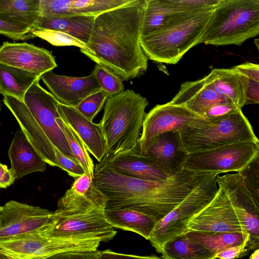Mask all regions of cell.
Returning <instances> with one entry per match:
<instances>
[{"mask_svg": "<svg viewBox=\"0 0 259 259\" xmlns=\"http://www.w3.org/2000/svg\"><path fill=\"white\" fill-rule=\"evenodd\" d=\"M216 182L228 197L244 231L249 236L247 251L258 248L259 206L244 186L238 172L217 175Z\"/></svg>", "mask_w": 259, "mask_h": 259, "instance_id": "4fadbf2b", "label": "cell"}, {"mask_svg": "<svg viewBox=\"0 0 259 259\" xmlns=\"http://www.w3.org/2000/svg\"><path fill=\"white\" fill-rule=\"evenodd\" d=\"M2 105L1 102L0 101V113H1V110H2Z\"/></svg>", "mask_w": 259, "mask_h": 259, "instance_id": "681fc988", "label": "cell"}, {"mask_svg": "<svg viewBox=\"0 0 259 259\" xmlns=\"http://www.w3.org/2000/svg\"><path fill=\"white\" fill-rule=\"evenodd\" d=\"M161 253L163 259H217L211 251L185 233L166 242Z\"/></svg>", "mask_w": 259, "mask_h": 259, "instance_id": "4dcf8cb0", "label": "cell"}, {"mask_svg": "<svg viewBox=\"0 0 259 259\" xmlns=\"http://www.w3.org/2000/svg\"><path fill=\"white\" fill-rule=\"evenodd\" d=\"M208 173L185 169L163 181H147L122 175L106 163L95 165L93 181L107 198V208H129L156 222L171 211Z\"/></svg>", "mask_w": 259, "mask_h": 259, "instance_id": "7a4b0ae2", "label": "cell"}, {"mask_svg": "<svg viewBox=\"0 0 259 259\" xmlns=\"http://www.w3.org/2000/svg\"><path fill=\"white\" fill-rule=\"evenodd\" d=\"M237 73L244 95L245 105L259 102V65L246 62L233 67Z\"/></svg>", "mask_w": 259, "mask_h": 259, "instance_id": "836d02e7", "label": "cell"}, {"mask_svg": "<svg viewBox=\"0 0 259 259\" xmlns=\"http://www.w3.org/2000/svg\"><path fill=\"white\" fill-rule=\"evenodd\" d=\"M239 109H241L231 101L218 103L211 107L205 113L204 118L213 119L227 115Z\"/></svg>", "mask_w": 259, "mask_h": 259, "instance_id": "b9f144b4", "label": "cell"}, {"mask_svg": "<svg viewBox=\"0 0 259 259\" xmlns=\"http://www.w3.org/2000/svg\"><path fill=\"white\" fill-rule=\"evenodd\" d=\"M107 164L117 172L147 181H163L171 177L163 166L153 158L134 149L114 155L104 156Z\"/></svg>", "mask_w": 259, "mask_h": 259, "instance_id": "d6986e66", "label": "cell"}, {"mask_svg": "<svg viewBox=\"0 0 259 259\" xmlns=\"http://www.w3.org/2000/svg\"><path fill=\"white\" fill-rule=\"evenodd\" d=\"M58 110L64 122L81 139L88 152L100 161L106 154V142L100 124L89 120L74 107L59 103Z\"/></svg>", "mask_w": 259, "mask_h": 259, "instance_id": "44dd1931", "label": "cell"}, {"mask_svg": "<svg viewBox=\"0 0 259 259\" xmlns=\"http://www.w3.org/2000/svg\"><path fill=\"white\" fill-rule=\"evenodd\" d=\"M109 97L108 93L101 90L88 96L74 108L88 119L93 121Z\"/></svg>", "mask_w": 259, "mask_h": 259, "instance_id": "8d00e7d4", "label": "cell"}, {"mask_svg": "<svg viewBox=\"0 0 259 259\" xmlns=\"http://www.w3.org/2000/svg\"><path fill=\"white\" fill-rule=\"evenodd\" d=\"M178 133L181 149L188 154L234 143L259 142L241 109L220 118H203L185 126Z\"/></svg>", "mask_w": 259, "mask_h": 259, "instance_id": "8992f818", "label": "cell"}, {"mask_svg": "<svg viewBox=\"0 0 259 259\" xmlns=\"http://www.w3.org/2000/svg\"><path fill=\"white\" fill-rule=\"evenodd\" d=\"M100 242L97 240H63L50 238L37 230L0 240V251L19 259H44L66 251L96 250Z\"/></svg>", "mask_w": 259, "mask_h": 259, "instance_id": "8fae6325", "label": "cell"}, {"mask_svg": "<svg viewBox=\"0 0 259 259\" xmlns=\"http://www.w3.org/2000/svg\"><path fill=\"white\" fill-rule=\"evenodd\" d=\"M106 201L76 202L60 198L52 220L38 230L48 237L107 242L116 231L106 220Z\"/></svg>", "mask_w": 259, "mask_h": 259, "instance_id": "3957f363", "label": "cell"}, {"mask_svg": "<svg viewBox=\"0 0 259 259\" xmlns=\"http://www.w3.org/2000/svg\"><path fill=\"white\" fill-rule=\"evenodd\" d=\"M98 80L101 90L109 97L117 95L124 91L121 78L104 65L96 63L93 71Z\"/></svg>", "mask_w": 259, "mask_h": 259, "instance_id": "d590c367", "label": "cell"}, {"mask_svg": "<svg viewBox=\"0 0 259 259\" xmlns=\"http://www.w3.org/2000/svg\"><path fill=\"white\" fill-rule=\"evenodd\" d=\"M0 63L34 73L40 77L57 67L55 57L33 44L6 41L0 46Z\"/></svg>", "mask_w": 259, "mask_h": 259, "instance_id": "e0dca14e", "label": "cell"}, {"mask_svg": "<svg viewBox=\"0 0 259 259\" xmlns=\"http://www.w3.org/2000/svg\"><path fill=\"white\" fill-rule=\"evenodd\" d=\"M149 105L147 99L132 90L109 97L100 122L106 154L114 155L135 149Z\"/></svg>", "mask_w": 259, "mask_h": 259, "instance_id": "277c9868", "label": "cell"}, {"mask_svg": "<svg viewBox=\"0 0 259 259\" xmlns=\"http://www.w3.org/2000/svg\"><path fill=\"white\" fill-rule=\"evenodd\" d=\"M11 171L15 180L34 172H44L47 163L21 130H18L8 150Z\"/></svg>", "mask_w": 259, "mask_h": 259, "instance_id": "cb8c5ba5", "label": "cell"}, {"mask_svg": "<svg viewBox=\"0 0 259 259\" xmlns=\"http://www.w3.org/2000/svg\"><path fill=\"white\" fill-rule=\"evenodd\" d=\"M15 180L10 169L0 162V188H7Z\"/></svg>", "mask_w": 259, "mask_h": 259, "instance_id": "f6af8a7d", "label": "cell"}, {"mask_svg": "<svg viewBox=\"0 0 259 259\" xmlns=\"http://www.w3.org/2000/svg\"><path fill=\"white\" fill-rule=\"evenodd\" d=\"M132 0H40V16H95L130 3Z\"/></svg>", "mask_w": 259, "mask_h": 259, "instance_id": "7402d4cb", "label": "cell"}, {"mask_svg": "<svg viewBox=\"0 0 259 259\" xmlns=\"http://www.w3.org/2000/svg\"><path fill=\"white\" fill-rule=\"evenodd\" d=\"M259 157V142L234 143L188 155L184 169L203 173L239 172Z\"/></svg>", "mask_w": 259, "mask_h": 259, "instance_id": "9c48e42d", "label": "cell"}, {"mask_svg": "<svg viewBox=\"0 0 259 259\" xmlns=\"http://www.w3.org/2000/svg\"><path fill=\"white\" fill-rule=\"evenodd\" d=\"M3 101L13 114L21 130L40 156L47 164L60 168L55 155L54 146L37 124L24 103L10 96H4Z\"/></svg>", "mask_w": 259, "mask_h": 259, "instance_id": "ffe728a7", "label": "cell"}, {"mask_svg": "<svg viewBox=\"0 0 259 259\" xmlns=\"http://www.w3.org/2000/svg\"><path fill=\"white\" fill-rule=\"evenodd\" d=\"M255 204L259 206V159L256 158L238 172Z\"/></svg>", "mask_w": 259, "mask_h": 259, "instance_id": "74e56055", "label": "cell"}, {"mask_svg": "<svg viewBox=\"0 0 259 259\" xmlns=\"http://www.w3.org/2000/svg\"><path fill=\"white\" fill-rule=\"evenodd\" d=\"M107 222L113 227L134 232L149 240L156 222L150 217L129 208H107Z\"/></svg>", "mask_w": 259, "mask_h": 259, "instance_id": "4316f807", "label": "cell"}, {"mask_svg": "<svg viewBox=\"0 0 259 259\" xmlns=\"http://www.w3.org/2000/svg\"><path fill=\"white\" fill-rule=\"evenodd\" d=\"M0 259H19L9 254L0 251Z\"/></svg>", "mask_w": 259, "mask_h": 259, "instance_id": "bcb514c9", "label": "cell"}, {"mask_svg": "<svg viewBox=\"0 0 259 259\" xmlns=\"http://www.w3.org/2000/svg\"><path fill=\"white\" fill-rule=\"evenodd\" d=\"M33 36L41 38L53 46H75L87 53H92L87 44L67 33L51 29H35L31 32Z\"/></svg>", "mask_w": 259, "mask_h": 259, "instance_id": "e575fe53", "label": "cell"}, {"mask_svg": "<svg viewBox=\"0 0 259 259\" xmlns=\"http://www.w3.org/2000/svg\"><path fill=\"white\" fill-rule=\"evenodd\" d=\"M248 240L249 239H246L239 245L225 248L217 253L215 257L217 259L238 258L247 252L246 245Z\"/></svg>", "mask_w": 259, "mask_h": 259, "instance_id": "7bdbcfd3", "label": "cell"}, {"mask_svg": "<svg viewBox=\"0 0 259 259\" xmlns=\"http://www.w3.org/2000/svg\"><path fill=\"white\" fill-rule=\"evenodd\" d=\"M224 101H231L217 94L203 77L183 83L169 103L186 107L204 118L211 107Z\"/></svg>", "mask_w": 259, "mask_h": 259, "instance_id": "603a6c76", "label": "cell"}, {"mask_svg": "<svg viewBox=\"0 0 259 259\" xmlns=\"http://www.w3.org/2000/svg\"><path fill=\"white\" fill-rule=\"evenodd\" d=\"M101 251L70 250L57 253L44 259H100Z\"/></svg>", "mask_w": 259, "mask_h": 259, "instance_id": "60d3db41", "label": "cell"}, {"mask_svg": "<svg viewBox=\"0 0 259 259\" xmlns=\"http://www.w3.org/2000/svg\"><path fill=\"white\" fill-rule=\"evenodd\" d=\"M0 35L14 40H23L34 37L31 30L28 27L2 20H0Z\"/></svg>", "mask_w": 259, "mask_h": 259, "instance_id": "f35d334b", "label": "cell"}, {"mask_svg": "<svg viewBox=\"0 0 259 259\" xmlns=\"http://www.w3.org/2000/svg\"><path fill=\"white\" fill-rule=\"evenodd\" d=\"M204 77L217 94L229 100L241 109L245 106L243 89L233 68H214Z\"/></svg>", "mask_w": 259, "mask_h": 259, "instance_id": "83f0119b", "label": "cell"}, {"mask_svg": "<svg viewBox=\"0 0 259 259\" xmlns=\"http://www.w3.org/2000/svg\"><path fill=\"white\" fill-rule=\"evenodd\" d=\"M52 217L53 212L48 209L11 200L2 206L0 240L38 230L48 224Z\"/></svg>", "mask_w": 259, "mask_h": 259, "instance_id": "9a60e30c", "label": "cell"}, {"mask_svg": "<svg viewBox=\"0 0 259 259\" xmlns=\"http://www.w3.org/2000/svg\"><path fill=\"white\" fill-rule=\"evenodd\" d=\"M220 0H146L141 36L168 28L212 10Z\"/></svg>", "mask_w": 259, "mask_h": 259, "instance_id": "30bf717a", "label": "cell"}, {"mask_svg": "<svg viewBox=\"0 0 259 259\" xmlns=\"http://www.w3.org/2000/svg\"><path fill=\"white\" fill-rule=\"evenodd\" d=\"M145 154L160 162L170 177L184 169L188 155L181 149L178 131L168 132L159 135Z\"/></svg>", "mask_w": 259, "mask_h": 259, "instance_id": "d4e9b609", "label": "cell"}, {"mask_svg": "<svg viewBox=\"0 0 259 259\" xmlns=\"http://www.w3.org/2000/svg\"><path fill=\"white\" fill-rule=\"evenodd\" d=\"M100 259H163L156 256H139L119 253L111 250L101 251Z\"/></svg>", "mask_w": 259, "mask_h": 259, "instance_id": "ee69618b", "label": "cell"}, {"mask_svg": "<svg viewBox=\"0 0 259 259\" xmlns=\"http://www.w3.org/2000/svg\"><path fill=\"white\" fill-rule=\"evenodd\" d=\"M40 77L18 68L0 63V94L23 102L25 95Z\"/></svg>", "mask_w": 259, "mask_h": 259, "instance_id": "f1b7e54d", "label": "cell"}, {"mask_svg": "<svg viewBox=\"0 0 259 259\" xmlns=\"http://www.w3.org/2000/svg\"><path fill=\"white\" fill-rule=\"evenodd\" d=\"M259 34V0H220L198 45L239 46Z\"/></svg>", "mask_w": 259, "mask_h": 259, "instance_id": "5b68a950", "label": "cell"}, {"mask_svg": "<svg viewBox=\"0 0 259 259\" xmlns=\"http://www.w3.org/2000/svg\"><path fill=\"white\" fill-rule=\"evenodd\" d=\"M40 79H36L27 91L23 103L52 144L65 155L75 158L57 122L60 117L59 102L40 85Z\"/></svg>", "mask_w": 259, "mask_h": 259, "instance_id": "7c38bea8", "label": "cell"}, {"mask_svg": "<svg viewBox=\"0 0 259 259\" xmlns=\"http://www.w3.org/2000/svg\"><path fill=\"white\" fill-rule=\"evenodd\" d=\"M54 150L60 168L67 172L70 177L75 179L85 173L81 165L75 158L65 155L55 146Z\"/></svg>", "mask_w": 259, "mask_h": 259, "instance_id": "ab89813d", "label": "cell"}, {"mask_svg": "<svg viewBox=\"0 0 259 259\" xmlns=\"http://www.w3.org/2000/svg\"><path fill=\"white\" fill-rule=\"evenodd\" d=\"M50 93L63 105L74 107L89 95L101 90L94 73L83 77L55 74L52 70L40 76Z\"/></svg>", "mask_w": 259, "mask_h": 259, "instance_id": "ac0fdd59", "label": "cell"}, {"mask_svg": "<svg viewBox=\"0 0 259 259\" xmlns=\"http://www.w3.org/2000/svg\"><path fill=\"white\" fill-rule=\"evenodd\" d=\"M211 11L168 28L141 36L140 44L148 59L169 64L178 63L192 48L198 45Z\"/></svg>", "mask_w": 259, "mask_h": 259, "instance_id": "52a82bcc", "label": "cell"}, {"mask_svg": "<svg viewBox=\"0 0 259 259\" xmlns=\"http://www.w3.org/2000/svg\"><path fill=\"white\" fill-rule=\"evenodd\" d=\"M203 118L183 106L169 102L157 105L146 114L138 142L139 150L145 154L159 135L168 132H178Z\"/></svg>", "mask_w": 259, "mask_h": 259, "instance_id": "5bb4252c", "label": "cell"}, {"mask_svg": "<svg viewBox=\"0 0 259 259\" xmlns=\"http://www.w3.org/2000/svg\"><path fill=\"white\" fill-rule=\"evenodd\" d=\"M146 0L130 3L97 15L88 47L80 52L104 65L122 80L136 78L147 70L148 58L140 44Z\"/></svg>", "mask_w": 259, "mask_h": 259, "instance_id": "6da1fadb", "label": "cell"}, {"mask_svg": "<svg viewBox=\"0 0 259 259\" xmlns=\"http://www.w3.org/2000/svg\"><path fill=\"white\" fill-rule=\"evenodd\" d=\"M187 227L188 231L209 234L221 232L246 233L228 197L219 188L212 200L188 222Z\"/></svg>", "mask_w": 259, "mask_h": 259, "instance_id": "2e32d148", "label": "cell"}, {"mask_svg": "<svg viewBox=\"0 0 259 259\" xmlns=\"http://www.w3.org/2000/svg\"><path fill=\"white\" fill-rule=\"evenodd\" d=\"M57 122L73 156L81 165L84 172L93 178L95 165L84 143L76 133L64 122L61 116L57 119Z\"/></svg>", "mask_w": 259, "mask_h": 259, "instance_id": "d6a6232c", "label": "cell"}, {"mask_svg": "<svg viewBox=\"0 0 259 259\" xmlns=\"http://www.w3.org/2000/svg\"><path fill=\"white\" fill-rule=\"evenodd\" d=\"M40 16V0H0V20L30 28Z\"/></svg>", "mask_w": 259, "mask_h": 259, "instance_id": "f546056e", "label": "cell"}, {"mask_svg": "<svg viewBox=\"0 0 259 259\" xmlns=\"http://www.w3.org/2000/svg\"><path fill=\"white\" fill-rule=\"evenodd\" d=\"M249 259H259V249L258 248L254 250L249 257Z\"/></svg>", "mask_w": 259, "mask_h": 259, "instance_id": "7dc6e473", "label": "cell"}, {"mask_svg": "<svg viewBox=\"0 0 259 259\" xmlns=\"http://www.w3.org/2000/svg\"><path fill=\"white\" fill-rule=\"evenodd\" d=\"M96 17L90 15H61L50 18L40 16L33 25L32 31L40 29L59 31L87 44Z\"/></svg>", "mask_w": 259, "mask_h": 259, "instance_id": "484cf974", "label": "cell"}, {"mask_svg": "<svg viewBox=\"0 0 259 259\" xmlns=\"http://www.w3.org/2000/svg\"><path fill=\"white\" fill-rule=\"evenodd\" d=\"M184 233L192 241L203 245L211 251L214 256L223 249L239 245L249 238L248 234L241 232L209 234L188 231Z\"/></svg>", "mask_w": 259, "mask_h": 259, "instance_id": "1f68e13d", "label": "cell"}, {"mask_svg": "<svg viewBox=\"0 0 259 259\" xmlns=\"http://www.w3.org/2000/svg\"><path fill=\"white\" fill-rule=\"evenodd\" d=\"M217 175L208 173L171 211L156 223L149 240L157 252L161 253L166 242L188 231V222L212 200L218 190Z\"/></svg>", "mask_w": 259, "mask_h": 259, "instance_id": "ba28073f", "label": "cell"}, {"mask_svg": "<svg viewBox=\"0 0 259 259\" xmlns=\"http://www.w3.org/2000/svg\"><path fill=\"white\" fill-rule=\"evenodd\" d=\"M2 209V206H1L0 205V220H1V217Z\"/></svg>", "mask_w": 259, "mask_h": 259, "instance_id": "c3c4849f", "label": "cell"}]
</instances>
